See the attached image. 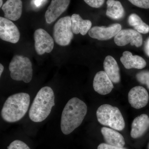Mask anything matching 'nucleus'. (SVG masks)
<instances>
[{
    "mask_svg": "<svg viewBox=\"0 0 149 149\" xmlns=\"http://www.w3.org/2000/svg\"><path fill=\"white\" fill-rule=\"evenodd\" d=\"M70 1V0H52L45 15L46 22L50 24L55 21L66 10Z\"/></svg>",
    "mask_w": 149,
    "mask_h": 149,
    "instance_id": "12",
    "label": "nucleus"
},
{
    "mask_svg": "<svg viewBox=\"0 0 149 149\" xmlns=\"http://www.w3.org/2000/svg\"><path fill=\"white\" fill-rule=\"evenodd\" d=\"M121 25L116 23L108 27L95 26L88 32L89 36L93 39L99 40H107L115 37L121 30Z\"/></svg>",
    "mask_w": 149,
    "mask_h": 149,
    "instance_id": "10",
    "label": "nucleus"
},
{
    "mask_svg": "<svg viewBox=\"0 0 149 149\" xmlns=\"http://www.w3.org/2000/svg\"><path fill=\"white\" fill-rule=\"evenodd\" d=\"M35 51L39 55L50 53L54 47V39L45 29L39 28L34 35Z\"/></svg>",
    "mask_w": 149,
    "mask_h": 149,
    "instance_id": "7",
    "label": "nucleus"
},
{
    "mask_svg": "<svg viewBox=\"0 0 149 149\" xmlns=\"http://www.w3.org/2000/svg\"><path fill=\"white\" fill-rule=\"evenodd\" d=\"M107 4V16L115 20L120 19L124 17L125 10L120 1L116 0H108Z\"/></svg>",
    "mask_w": 149,
    "mask_h": 149,
    "instance_id": "20",
    "label": "nucleus"
},
{
    "mask_svg": "<svg viewBox=\"0 0 149 149\" xmlns=\"http://www.w3.org/2000/svg\"><path fill=\"white\" fill-rule=\"evenodd\" d=\"M8 149H31L28 146L19 140H15L8 147Z\"/></svg>",
    "mask_w": 149,
    "mask_h": 149,
    "instance_id": "23",
    "label": "nucleus"
},
{
    "mask_svg": "<svg viewBox=\"0 0 149 149\" xmlns=\"http://www.w3.org/2000/svg\"><path fill=\"white\" fill-rule=\"evenodd\" d=\"M104 68L112 83H119L120 80V70L117 62L112 56H107L104 62Z\"/></svg>",
    "mask_w": 149,
    "mask_h": 149,
    "instance_id": "17",
    "label": "nucleus"
},
{
    "mask_svg": "<svg viewBox=\"0 0 149 149\" xmlns=\"http://www.w3.org/2000/svg\"><path fill=\"white\" fill-rule=\"evenodd\" d=\"M84 1L88 5L94 8L101 7L105 2V0H84Z\"/></svg>",
    "mask_w": 149,
    "mask_h": 149,
    "instance_id": "25",
    "label": "nucleus"
},
{
    "mask_svg": "<svg viewBox=\"0 0 149 149\" xmlns=\"http://www.w3.org/2000/svg\"><path fill=\"white\" fill-rule=\"evenodd\" d=\"M3 0H0V7L1 8L3 5Z\"/></svg>",
    "mask_w": 149,
    "mask_h": 149,
    "instance_id": "29",
    "label": "nucleus"
},
{
    "mask_svg": "<svg viewBox=\"0 0 149 149\" xmlns=\"http://www.w3.org/2000/svg\"><path fill=\"white\" fill-rule=\"evenodd\" d=\"M128 102L131 106L136 109L146 107L149 101V95L147 90L142 86L134 87L128 94Z\"/></svg>",
    "mask_w": 149,
    "mask_h": 149,
    "instance_id": "11",
    "label": "nucleus"
},
{
    "mask_svg": "<svg viewBox=\"0 0 149 149\" xmlns=\"http://www.w3.org/2000/svg\"><path fill=\"white\" fill-rule=\"evenodd\" d=\"M101 133L107 144L119 147L125 146V141L123 136L114 129L102 127Z\"/></svg>",
    "mask_w": 149,
    "mask_h": 149,
    "instance_id": "18",
    "label": "nucleus"
},
{
    "mask_svg": "<svg viewBox=\"0 0 149 149\" xmlns=\"http://www.w3.org/2000/svg\"><path fill=\"white\" fill-rule=\"evenodd\" d=\"M93 86L95 91L103 95L109 94L113 88L112 82L104 71L96 73L93 80Z\"/></svg>",
    "mask_w": 149,
    "mask_h": 149,
    "instance_id": "13",
    "label": "nucleus"
},
{
    "mask_svg": "<svg viewBox=\"0 0 149 149\" xmlns=\"http://www.w3.org/2000/svg\"><path fill=\"white\" fill-rule=\"evenodd\" d=\"M121 63L126 69L131 68L142 69L146 67L147 63L142 57L138 55H133L128 51H125L120 57Z\"/></svg>",
    "mask_w": 149,
    "mask_h": 149,
    "instance_id": "15",
    "label": "nucleus"
},
{
    "mask_svg": "<svg viewBox=\"0 0 149 149\" xmlns=\"http://www.w3.org/2000/svg\"><path fill=\"white\" fill-rule=\"evenodd\" d=\"M29 94L20 93L14 94L6 100L1 115L6 122L14 123L20 120L28 111L30 104Z\"/></svg>",
    "mask_w": 149,
    "mask_h": 149,
    "instance_id": "3",
    "label": "nucleus"
},
{
    "mask_svg": "<svg viewBox=\"0 0 149 149\" xmlns=\"http://www.w3.org/2000/svg\"><path fill=\"white\" fill-rule=\"evenodd\" d=\"M71 26L73 34L85 35L91 29L92 23L88 19H83L79 14H73L71 17Z\"/></svg>",
    "mask_w": 149,
    "mask_h": 149,
    "instance_id": "19",
    "label": "nucleus"
},
{
    "mask_svg": "<svg viewBox=\"0 0 149 149\" xmlns=\"http://www.w3.org/2000/svg\"><path fill=\"white\" fill-rule=\"evenodd\" d=\"M128 23L130 26L134 27L135 30L141 34H147L149 32V25L144 22L140 16L136 14H131L129 15Z\"/></svg>",
    "mask_w": 149,
    "mask_h": 149,
    "instance_id": "21",
    "label": "nucleus"
},
{
    "mask_svg": "<svg viewBox=\"0 0 149 149\" xmlns=\"http://www.w3.org/2000/svg\"><path fill=\"white\" fill-rule=\"evenodd\" d=\"M0 38L6 42L16 44L20 38L19 30L11 20L0 17Z\"/></svg>",
    "mask_w": 149,
    "mask_h": 149,
    "instance_id": "8",
    "label": "nucleus"
},
{
    "mask_svg": "<svg viewBox=\"0 0 149 149\" xmlns=\"http://www.w3.org/2000/svg\"><path fill=\"white\" fill-rule=\"evenodd\" d=\"M144 51L146 55L149 57V37L145 42Z\"/></svg>",
    "mask_w": 149,
    "mask_h": 149,
    "instance_id": "27",
    "label": "nucleus"
},
{
    "mask_svg": "<svg viewBox=\"0 0 149 149\" xmlns=\"http://www.w3.org/2000/svg\"><path fill=\"white\" fill-rule=\"evenodd\" d=\"M9 69L11 78L15 81L29 83L32 80L33 69L31 61L28 57L16 55L11 61Z\"/></svg>",
    "mask_w": 149,
    "mask_h": 149,
    "instance_id": "5",
    "label": "nucleus"
},
{
    "mask_svg": "<svg viewBox=\"0 0 149 149\" xmlns=\"http://www.w3.org/2000/svg\"><path fill=\"white\" fill-rule=\"evenodd\" d=\"M136 79L141 84L146 85L147 88L149 90V71L143 70L137 73L136 75Z\"/></svg>",
    "mask_w": 149,
    "mask_h": 149,
    "instance_id": "22",
    "label": "nucleus"
},
{
    "mask_svg": "<svg viewBox=\"0 0 149 149\" xmlns=\"http://www.w3.org/2000/svg\"><path fill=\"white\" fill-rule=\"evenodd\" d=\"M4 66H3L2 64L1 63L0 64V76H1V74H2L3 71L4 70Z\"/></svg>",
    "mask_w": 149,
    "mask_h": 149,
    "instance_id": "28",
    "label": "nucleus"
},
{
    "mask_svg": "<svg viewBox=\"0 0 149 149\" xmlns=\"http://www.w3.org/2000/svg\"><path fill=\"white\" fill-rule=\"evenodd\" d=\"M88 111L86 104L77 97L70 100L61 114V128L65 135H69L83 122Z\"/></svg>",
    "mask_w": 149,
    "mask_h": 149,
    "instance_id": "1",
    "label": "nucleus"
},
{
    "mask_svg": "<svg viewBox=\"0 0 149 149\" xmlns=\"http://www.w3.org/2000/svg\"><path fill=\"white\" fill-rule=\"evenodd\" d=\"M133 5L144 9L149 8V0H128Z\"/></svg>",
    "mask_w": 149,
    "mask_h": 149,
    "instance_id": "24",
    "label": "nucleus"
},
{
    "mask_svg": "<svg viewBox=\"0 0 149 149\" xmlns=\"http://www.w3.org/2000/svg\"><path fill=\"white\" fill-rule=\"evenodd\" d=\"M97 149H126L123 147L111 146L107 143H101L97 147Z\"/></svg>",
    "mask_w": 149,
    "mask_h": 149,
    "instance_id": "26",
    "label": "nucleus"
},
{
    "mask_svg": "<svg viewBox=\"0 0 149 149\" xmlns=\"http://www.w3.org/2000/svg\"><path fill=\"white\" fill-rule=\"evenodd\" d=\"M55 105V95L52 88H41L37 93L29 112V118L34 122L43 121L49 115Z\"/></svg>",
    "mask_w": 149,
    "mask_h": 149,
    "instance_id": "2",
    "label": "nucleus"
},
{
    "mask_svg": "<svg viewBox=\"0 0 149 149\" xmlns=\"http://www.w3.org/2000/svg\"><path fill=\"white\" fill-rule=\"evenodd\" d=\"M149 127V117L147 114H141L136 118L131 125L130 136L133 139H138L143 136Z\"/></svg>",
    "mask_w": 149,
    "mask_h": 149,
    "instance_id": "16",
    "label": "nucleus"
},
{
    "mask_svg": "<svg viewBox=\"0 0 149 149\" xmlns=\"http://www.w3.org/2000/svg\"><path fill=\"white\" fill-rule=\"evenodd\" d=\"M115 43L120 47L125 46L128 44L131 46L139 47L143 44V37L141 33L132 29H124L120 30L115 37Z\"/></svg>",
    "mask_w": 149,
    "mask_h": 149,
    "instance_id": "9",
    "label": "nucleus"
},
{
    "mask_svg": "<svg viewBox=\"0 0 149 149\" xmlns=\"http://www.w3.org/2000/svg\"><path fill=\"white\" fill-rule=\"evenodd\" d=\"M148 149H149V145H148Z\"/></svg>",
    "mask_w": 149,
    "mask_h": 149,
    "instance_id": "30",
    "label": "nucleus"
},
{
    "mask_svg": "<svg viewBox=\"0 0 149 149\" xmlns=\"http://www.w3.org/2000/svg\"><path fill=\"white\" fill-rule=\"evenodd\" d=\"M53 37L59 45L65 47L70 44L73 38L71 17H64L57 21L54 25Z\"/></svg>",
    "mask_w": 149,
    "mask_h": 149,
    "instance_id": "6",
    "label": "nucleus"
},
{
    "mask_svg": "<svg viewBox=\"0 0 149 149\" xmlns=\"http://www.w3.org/2000/svg\"><path fill=\"white\" fill-rule=\"evenodd\" d=\"M96 115L98 121L102 125L118 131L125 128L124 118L117 107L109 104L102 105L97 110Z\"/></svg>",
    "mask_w": 149,
    "mask_h": 149,
    "instance_id": "4",
    "label": "nucleus"
},
{
    "mask_svg": "<svg viewBox=\"0 0 149 149\" xmlns=\"http://www.w3.org/2000/svg\"><path fill=\"white\" fill-rule=\"evenodd\" d=\"M4 17L12 21L20 18L22 14V3L21 0H7L2 7Z\"/></svg>",
    "mask_w": 149,
    "mask_h": 149,
    "instance_id": "14",
    "label": "nucleus"
}]
</instances>
